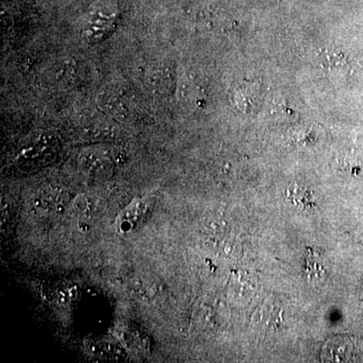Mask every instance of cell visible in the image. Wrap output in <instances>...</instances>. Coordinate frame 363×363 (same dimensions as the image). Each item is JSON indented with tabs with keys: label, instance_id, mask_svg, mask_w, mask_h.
<instances>
[{
	"label": "cell",
	"instance_id": "1",
	"mask_svg": "<svg viewBox=\"0 0 363 363\" xmlns=\"http://www.w3.org/2000/svg\"><path fill=\"white\" fill-rule=\"evenodd\" d=\"M116 7L109 2L95 4L88 16V28L91 33H102L116 18Z\"/></svg>",
	"mask_w": 363,
	"mask_h": 363
},
{
	"label": "cell",
	"instance_id": "2",
	"mask_svg": "<svg viewBox=\"0 0 363 363\" xmlns=\"http://www.w3.org/2000/svg\"><path fill=\"white\" fill-rule=\"evenodd\" d=\"M147 204L143 201H135L133 204L128 205L116 219L119 230L123 231V233L130 231L135 224L143 218L147 211Z\"/></svg>",
	"mask_w": 363,
	"mask_h": 363
},
{
	"label": "cell",
	"instance_id": "3",
	"mask_svg": "<svg viewBox=\"0 0 363 363\" xmlns=\"http://www.w3.org/2000/svg\"><path fill=\"white\" fill-rule=\"evenodd\" d=\"M286 199L298 209L307 211L316 207L314 194L310 189L294 184L286 189Z\"/></svg>",
	"mask_w": 363,
	"mask_h": 363
},
{
	"label": "cell",
	"instance_id": "4",
	"mask_svg": "<svg viewBox=\"0 0 363 363\" xmlns=\"http://www.w3.org/2000/svg\"><path fill=\"white\" fill-rule=\"evenodd\" d=\"M81 164L88 173L99 175L109 169L111 157L101 150H92L81 157Z\"/></svg>",
	"mask_w": 363,
	"mask_h": 363
},
{
	"label": "cell",
	"instance_id": "5",
	"mask_svg": "<svg viewBox=\"0 0 363 363\" xmlns=\"http://www.w3.org/2000/svg\"><path fill=\"white\" fill-rule=\"evenodd\" d=\"M326 264L323 255L308 248L306 253V274L312 279H320L326 274Z\"/></svg>",
	"mask_w": 363,
	"mask_h": 363
},
{
	"label": "cell",
	"instance_id": "6",
	"mask_svg": "<svg viewBox=\"0 0 363 363\" xmlns=\"http://www.w3.org/2000/svg\"><path fill=\"white\" fill-rule=\"evenodd\" d=\"M73 209L78 215L93 216L101 209V203L94 196L83 195L75 200Z\"/></svg>",
	"mask_w": 363,
	"mask_h": 363
}]
</instances>
